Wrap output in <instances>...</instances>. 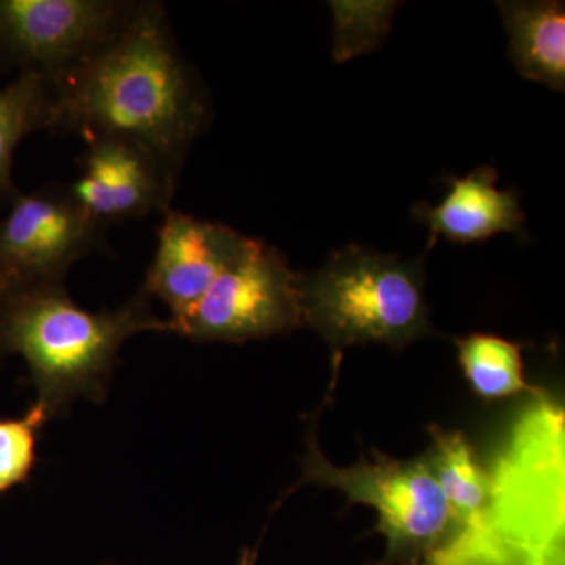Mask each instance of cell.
I'll return each instance as SVG.
<instances>
[{
  "instance_id": "obj_10",
  "label": "cell",
  "mask_w": 565,
  "mask_h": 565,
  "mask_svg": "<svg viewBox=\"0 0 565 565\" xmlns=\"http://www.w3.org/2000/svg\"><path fill=\"white\" fill-rule=\"evenodd\" d=\"M85 143L79 177L66 191L93 221L109 228L172 207L178 177L150 151L114 137Z\"/></svg>"
},
{
  "instance_id": "obj_15",
  "label": "cell",
  "mask_w": 565,
  "mask_h": 565,
  "mask_svg": "<svg viewBox=\"0 0 565 565\" xmlns=\"http://www.w3.org/2000/svg\"><path fill=\"white\" fill-rule=\"evenodd\" d=\"M456 345L465 379L482 399H505L530 390L520 344L497 334L473 333Z\"/></svg>"
},
{
  "instance_id": "obj_9",
  "label": "cell",
  "mask_w": 565,
  "mask_h": 565,
  "mask_svg": "<svg viewBox=\"0 0 565 565\" xmlns=\"http://www.w3.org/2000/svg\"><path fill=\"white\" fill-rule=\"evenodd\" d=\"M162 215L154 256L140 289L169 308L174 333L253 239L225 223L203 221L172 207Z\"/></svg>"
},
{
  "instance_id": "obj_14",
  "label": "cell",
  "mask_w": 565,
  "mask_h": 565,
  "mask_svg": "<svg viewBox=\"0 0 565 565\" xmlns=\"http://www.w3.org/2000/svg\"><path fill=\"white\" fill-rule=\"evenodd\" d=\"M54 115V84L47 77L20 73L0 88V204H9L20 192L13 162L21 141L33 132L52 131Z\"/></svg>"
},
{
  "instance_id": "obj_2",
  "label": "cell",
  "mask_w": 565,
  "mask_h": 565,
  "mask_svg": "<svg viewBox=\"0 0 565 565\" xmlns=\"http://www.w3.org/2000/svg\"><path fill=\"white\" fill-rule=\"evenodd\" d=\"M520 416L494 462L492 500L429 565H564V412L545 394Z\"/></svg>"
},
{
  "instance_id": "obj_6",
  "label": "cell",
  "mask_w": 565,
  "mask_h": 565,
  "mask_svg": "<svg viewBox=\"0 0 565 565\" xmlns=\"http://www.w3.org/2000/svg\"><path fill=\"white\" fill-rule=\"evenodd\" d=\"M145 0H0V66L55 81L120 35Z\"/></svg>"
},
{
  "instance_id": "obj_17",
  "label": "cell",
  "mask_w": 565,
  "mask_h": 565,
  "mask_svg": "<svg viewBox=\"0 0 565 565\" xmlns=\"http://www.w3.org/2000/svg\"><path fill=\"white\" fill-rule=\"evenodd\" d=\"M50 415L36 403L20 418L0 419V494L24 484L36 463V444Z\"/></svg>"
},
{
  "instance_id": "obj_13",
  "label": "cell",
  "mask_w": 565,
  "mask_h": 565,
  "mask_svg": "<svg viewBox=\"0 0 565 565\" xmlns=\"http://www.w3.org/2000/svg\"><path fill=\"white\" fill-rule=\"evenodd\" d=\"M430 448L423 459L440 487L456 533L479 522L492 500V475L459 430L430 426Z\"/></svg>"
},
{
  "instance_id": "obj_4",
  "label": "cell",
  "mask_w": 565,
  "mask_h": 565,
  "mask_svg": "<svg viewBox=\"0 0 565 565\" xmlns=\"http://www.w3.org/2000/svg\"><path fill=\"white\" fill-rule=\"evenodd\" d=\"M302 327L334 351L362 344L405 348L433 334L424 259L349 244L321 269L297 274Z\"/></svg>"
},
{
  "instance_id": "obj_3",
  "label": "cell",
  "mask_w": 565,
  "mask_h": 565,
  "mask_svg": "<svg viewBox=\"0 0 565 565\" xmlns=\"http://www.w3.org/2000/svg\"><path fill=\"white\" fill-rule=\"evenodd\" d=\"M147 332L172 329L141 289L117 310L93 313L73 302L65 282L29 286L7 289L0 310V353L24 359L50 418L79 397L103 401L121 345Z\"/></svg>"
},
{
  "instance_id": "obj_11",
  "label": "cell",
  "mask_w": 565,
  "mask_h": 565,
  "mask_svg": "<svg viewBox=\"0 0 565 565\" xmlns=\"http://www.w3.org/2000/svg\"><path fill=\"white\" fill-rule=\"evenodd\" d=\"M498 172L481 166L463 178H449L444 202L416 203L412 215L427 226L429 247L438 236L451 243L468 244L489 239L494 234L525 232L526 215L519 195L497 188Z\"/></svg>"
},
{
  "instance_id": "obj_18",
  "label": "cell",
  "mask_w": 565,
  "mask_h": 565,
  "mask_svg": "<svg viewBox=\"0 0 565 565\" xmlns=\"http://www.w3.org/2000/svg\"><path fill=\"white\" fill-rule=\"evenodd\" d=\"M256 556H258L256 550L252 552V550L245 548L237 565H256Z\"/></svg>"
},
{
  "instance_id": "obj_12",
  "label": "cell",
  "mask_w": 565,
  "mask_h": 565,
  "mask_svg": "<svg viewBox=\"0 0 565 565\" xmlns=\"http://www.w3.org/2000/svg\"><path fill=\"white\" fill-rule=\"evenodd\" d=\"M509 58L520 76L565 90V7L557 0L498 2Z\"/></svg>"
},
{
  "instance_id": "obj_7",
  "label": "cell",
  "mask_w": 565,
  "mask_h": 565,
  "mask_svg": "<svg viewBox=\"0 0 565 565\" xmlns=\"http://www.w3.org/2000/svg\"><path fill=\"white\" fill-rule=\"evenodd\" d=\"M299 327L297 273L280 250L253 239L174 333L195 343H245Z\"/></svg>"
},
{
  "instance_id": "obj_16",
  "label": "cell",
  "mask_w": 565,
  "mask_h": 565,
  "mask_svg": "<svg viewBox=\"0 0 565 565\" xmlns=\"http://www.w3.org/2000/svg\"><path fill=\"white\" fill-rule=\"evenodd\" d=\"M334 28L332 55L337 62L375 50L385 36L396 2H332Z\"/></svg>"
},
{
  "instance_id": "obj_5",
  "label": "cell",
  "mask_w": 565,
  "mask_h": 565,
  "mask_svg": "<svg viewBox=\"0 0 565 565\" xmlns=\"http://www.w3.org/2000/svg\"><path fill=\"white\" fill-rule=\"evenodd\" d=\"M340 490L349 504L373 508L375 531L386 539V564H412L444 548L456 533L451 512L426 460H399L374 451L351 467L323 456L316 429L308 438L299 482Z\"/></svg>"
},
{
  "instance_id": "obj_20",
  "label": "cell",
  "mask_w": 565,
  "mask_h": 565,
  "mask_svg": "<svg viewBox=\"0 0 565 565\" xmlns=\"http://www.w3.org/2000/svg\"><path fill=\"white\" fill-rule=\"evenodd\" d=\"M385 565H427L426 561H419V563H412V564H386Z\"/></svg>"
},
{
  "instance_id": "obj_19",
  "label": "cell",
  "mask_w": 565,
  "mask_h": 565,
  "mask_svg": "<svg viewBox=\"0 0 565 565\" xmlns=\"http://www.w3.org/2000/svg\"><path fill=\"white\" fill-rule=\"evenodd\" d=\"M6 291L7 289L0 286V310H2L3 297H6Z\"/></svg>"
},
{
  "instance_id": "obj_8",
  "label": "cell",
  "mask_w": 565,
  "mask_h": 565,
  "mask_svg": "<svg viewBox=\"0 0 565 565\" xmlns=\"http://www.w3.org/2000/svg\"><path fill=\"white\" fill-rule=\"evenodd\" d=\"M106 233L66 188L18 192L0 218V286L62 285L74 263L106 248Z\"/></svg>"
},
{
  "instance_id": "obj_1",
  "label": "cell",
  "mask_w": 565,
  "mask_h": 565,
  "mask_svg": "<svg viewBox=\"0 0 565 565\" xmlns=\"http://www.w3.org/2000/svg\"><path fill=\"white\" fill-rule=\"evenodd\" d=\"M52 84V132L132 141L174 177L210 120L203 84L180 54L161 2H143L120 35Z\"/></svg>"
}]
</instances>
